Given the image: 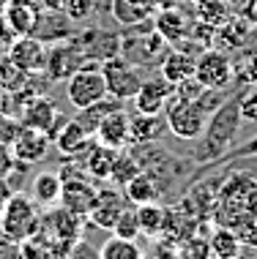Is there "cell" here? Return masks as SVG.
Listing matches in <instances>:
<instances>
[{
  "label": "cell",
  "instance_id": "6da1fadb",
  "mask_svg": "<svg viewBox=\"0 0 257 259\" xmlns=\"http://www.w3.org/2000/svg\"><path fill=\"white\" fill-rule=\"evenodd\" d=\"M246 85L235 82L233 93L211 112L203 134L197 137V145L192 150V164L203 166V169H213V164L233 148V139L241 128V93Z\"/></svg>",
  "mask_w": 257,
  "mask_h": 259
},
{
  "label": "cell",
  "instance_id": "7a4b0ae2",
  "mask_svg": "<svg viewBox=\"0 0 257 259\" xmlns=\"http://www.w3.org/2000/svg\"><path fill=\"white\" fill-rule=\"evenodd\" d=\"M233 88H235V82H233ZM225 90L227 88H205L200 99H175V96H172L167 101V107H164V117H167L170 134L183 139V142L197 139L203 134L211 112L227 99Z\"/></svg>",
  "mask_w": 257,
  "mask_h": 259
},
{
  "label": "cell",
  "instance_id": "3957f363",
  "mask_svg": "<svg viewBox=\"0 0 257 259\" xmlns=\"http://www.w3.org/2000/svg\"><path fill=\"white\" fill-rule=\"evenodd\" d=\"M41 210L33 202L30 194L14 191L11 199L6 202V207L0 210V224H3V237H9L11 243H22L39 229Z\"/></svg>",
  "mask_w": 257,
  "mask_h": 259
},
{
  "label": "cell",
  "instance_id": "277c9868",
  "mask_svg": "<svg viewBox=\"0 0 257 259\" xmlns=\"http://www.w3.org/2000/svg\"><path fill=\"white\" fill-rule=\"evenodd\" d=\"M104 96H107V82H104V74H101V63L96 60L82 63L66 79V99L71 101L74 109L90 107Z\"/></svg>",
  "mask_w": 257,
  "mask_h": 259
},
{
  "label": "cell",
  "instance_id": "5b68a950",
  "mask_svg": "<svg viewBox=\"0 0 257 259\" xmlns=\"http://www.w3.org/2000/svg\"><path fill=\"white\" fill-rule=\"evenodd\" d=\"M101 74H104V82H107V93L115 96L121 101H131L134 93L140 90L142 85V68L134 66L131 60H126L123 55H113L101 63Z\"/></svg>",
  "mask_w": 257,
  "mask_h": 259
},
{
  "label": "cell",
  "instance_id": "8992f818",
  "mask_svg": "<svg viewBox=\"0 0 257 259\" xmlns=\"http://www.w3.org/2000/svg\"><path fill=\"white\" fill-rule=\"evenodd\" d=\"M194 76L203 88H233V58L219 47H208L194 60Z\"/></svg>",
  "mask_w": 257,
  "mask_h": 259
},
{
  "label": "cell",
  "instance_id": "52a82bcc",
  "mask_svg": "<svg viewBox=\"0 0 257 259\" xmlns=\"http://www.w3.org/2000/svg\"><path fill=\"white\" fill-rule=\"evenodd\" d=\"M82 63H88L85 52H82L80 41L77 38H63V41H55V47L47 50V66L44 74L50 76L52 82H66Z\"/></svg>",
  "mask_w": 257,
  "mask_h": 259
},
{
  "label": "cell",
  "instance_id": "ba28073f",
  "mask_svg": "<svg viewBox=\"0 0 257 259\" xmlns=\"http://www.w3.org/2000/svg\"><path fill=\"white\" fill-rule=\"evenodd\" d=\"M19 120H22V125L47 131L50 139H55V134L60 131V125H63L68 117L58 115V109H55V104L50 101L47 93H39V96H33V99H27L22 104V109H19Z\"/></svg>",
  "mask_w": 257,
  "mask_h": 259
},
{
  "label": "cell",
  "instance_id": "9c48e42d",
  "mask_svg": "<svg viewBox=\"0 0 257 259\" xmlns=\"http://www.w3.org/2000/svg\"><path fill=\"white\" fill-rule=\"evenodd\" d=\"M6 55H9V60L17 68H22L25 74H39V71H44V66H47V44L41 38H36L33 33L17 36L9 44Z\"/></svg>",
  "mask_w": 257,
  "mask_h": 259
},
{
  "label": "cell",
  "instance_id": "30bf717a",
  "mask_svg": "<svg viewBox=\"0 0 257 259\" xmlns=\"http://www.w3.org/2000/svg\"><path fill=\"white\" fill-rule=\"evenodd\" d=\"M96 194H99V188L93 186L90 178H63V191H60L58 205L88 219V213L96 205Z\"/></svg>",
  "mask_w": 257,
  "mask_h": 259
},
{
  "label": "cell",
  "instance_id": "8fae6325",
  "mask_svg": "<svg viewBox=\"0 0 257 259\" xmlns=\"http://www.w3.org/2000/svg\"><path fill=\"white\" fill-rule=\"evenodd\" d=\"M129 123H131V115L123 107H118L113 112L101 117L99 128H96L93 139L99 145H107V148H115V150H123L126 145H131L129 139Z\"/></svg>",
  "mask_w": 257,
  "mask_h": 259
},
{
  "label": "cell",
  "instance_id": "7c38bea8",
  "mask_svg": "<svg viewBox=\"0 0 257 259\" xmlns=\"http://www.w3.org/2000/svg\"><path fill=\"white\" fill-rule=\"evenodd\" d=\"M74 38L80 41L88 60L104 63L113 55H121V36L118 33L101 30V27H90V30H80V36H74Z\"/></svg>",
  "mask_w": 257,
  "mask_h": 259
},
{
  "label": "cell",
  "instance_id": "4fadbf2b",
  "mask_svg": "<svg viewBox=\"0 0 257 259\" xmlns=\"http://www.w3.org/2000/svg\"><path fill=\"white\" fill-rule=\"evenodd\" d=\"M52 148V139L47 131L30 128V125H22V131L17 134V139L11 142L14 158L25 161V164H36V161H44L47 153Z\"/></svg>",
  "mask_w": 257,
  "mask_h": 259
},
{
  "label": "cell",
  "instance_id": "5bb4252c",
  "mask_svg": "<svg viewBox=\"0 0 257 259\" xmlns=\"http://www.w3.org/2000/svg\"><path fill=\"white\" fill-rule=\"evenodd\" d=\"M170 134V125L164 112H137L131 115L129 123V139L131 145H142V142H159Z\"/></svg>",
  "mask_w": 257,
  "mask_h": 259
},
{
  "label": "cell",
  "instance_id": "9a60e30c",
  "mask_svg": "<svg viewBox=\"0 0 257 259\" xmlns=\"http://www.w3.org/2000/svg\"><path fill=\"white\" fill-rule=\"evenodd\" d=\"M170 99H172V85L164 79L162 74H156V76L142 79L140 90L134 93L131 101H134L137 112H164V107H167Z\"/></svg>",
  "mask_w": 257,
  "mask_h": 259
},
{
  "label": "cell",
  "instance_id": "2e32d148",
  "mask_svg": "<svg viewBox=\"0 0 257 259\" xmlns=\"http://www.w3.org/2000/svg\"><path fill=\"white\" fill-rule=\"evenodd\" d=\"M126 205H129V199H126V194H123L121 188H99V194H96V205L88 213V219H90L93 227L113 229L115 219L121 215V210Z\"/></svg>",
  "mask_w": 257,
  "mask_h": 259
},
{
  "label": "cell",
  "instance_id": "e0dca14e",
  "mask_svg": "<svg viewBox=\"0 0 257 259\" xmlns=\"http://www.w3.org/2000/svg\"><path fill=\"white\" fill-rule=\"evenodd\" d=\"M192 22L183 11L178 9V6H170V9H159L154 14V30L162 36L167 44H180V41L189 38V30H192Z\"/></svg>",
  "mask_w": 257,
  "mask_h": 259
},
{
  "label": "cell",
  "instance_id": "ac0fdd59",
  "mask_svg": "<svg viewBox=\"0 0 257 259\" xmlns=\"http://www.w3.org/2000/svg\"><path fill=\"white\" fill-rule=\"evenodd\" d=\"M194 60H197V55H189V50H180L178 44H172L159 58V74L170 85H178V82L194 76Z\"/></svg>",
  "mask_w": 257,
  "mask_h": 259
},
{
  "label": "cell",
  "instance_id": "d6986e66",
  "mask_svg": "<svg viewBox=\"0 0 257 259\" xmlns=\"http://www.w3.org/2000/svg\"><path fill=\"white\" fill-rule=\"evenodd\" d=\"M93 142H96V139L90 137L77 120H66L63 125H60V131L55 134V139H52V145H58V153L63 158H80V156H85Z\"/></svg>",
  "mask_w": 257,
  "mask_h": 259
},
{
  "label": "cell",
  "instance_id": "ffe728a7",
  "mask_svg": "<svg viewBox=\"0 0 257 259\" xmlns=\"http://www.w3.org/2000/svg\"><path fill=\"white\" fill-rule=\"evenodd\" d=\"M74 33V22L63 14H58V9H50L47 14H36V25H33V36L41 38L44 44H55V41H63V38H71Z\"/></svg>",
  "mask_w": 257,
  "mask_h": 259
},
{
  "label": "cell",
  "instance_id": "44dd1931",
  "mask_svg": "<svg viewBox=\"0 0 257 259\" xmlns=\"http://www.w3.org/2000/svg\"><path fill=\"white\" fill-rule=\"evenodd\" d=\"M109 11H113L118 25L131 27L145 22V19H154V14L159 11V3L156 0H113Z\"/></svg>",
  "mask_w": 257,
  "mask_h": 259
},
{
  "label": "cell",
  "instance_id": "7402d4cb",
  "mask_svg": "<svg viewBox=\"0 0 257 259\" xmlns=\"http://www.w3.org/2000/svg\"><path fill=\"white\" fill-rule=\"evenodd\" d=\"M60 191H63V178H60V172H39L33 175L30 180V197L36 202L39 207H55L60 202Z\"/></svg>",
  "mask_w": 257,
  "mask_h": 259
},
{
  "label": "cell",
  "instance_id": "603a6c76",
  "mask_svg": "<svg viewBox=\"0 0 257 259\" xmlns=\"http://www.w3.org/2000/svg\"><path fill=\"white\" fill-rule=\"evenodd\" d=\"M123 194H126V199L131 205H145V202H159L164 197L162 186H159L156 175L148 172V169H140L134 175V178L129 180L126 186H123Z\"/></svg>",
  "mask_w": 257,
  "mask_h": 259
},
{
  "label": "cell",
  "instance_id": "cb8c5ba5",
  "mask_svg": "<svg viewBox=\"0 0 257 259\" xmlns=\"http://www.w3.org/2000/svg\"><path fill=\"white\" fill-rule=\"evenodd\" d=\"M249 33H252V22L244 19L241 14H230V19H227L225 25L216 27V38H213V44L219 47V50H241V47L246 44Z\"/></svg>",
  "mask_w": 257,
  "mask_h": 259
},
{
  "label": "cell",
  "instance_id": "d4e9b609",
  "mask_svg": "<svg viewBox=\"0 0 257 259\" xmlns=\"http://www.w3.org/2000/svg\"><path fill=\"white\" fill-rule=\"evenodd\" d=\"M115 156H118L115 148H107V145H99V142L90 145V150L85 153V172L90 175L93 183H99V180H109Z\"/></svg>",
  "mask_w": 257,
  "mask_h": 259
},
{
  "label": "cell",
  "instance_id": "484cf974",
  "mask_svg": "<svg viewBox=\"0 0 257 259\" xmlns=\"http://www.w3.org/2000/svg\"><path fill=\"white\" fill-rule=\"evenodd\" d=\"M208 246H211V254L219 256V259H235L244 254V243H241V237L233 232L230 227H216L208 232Z\"/></svg>",
  "mask_w": 257,
  "mask_h": 259
},
{
  "label": "cell",
  "instance_id": "4316f807",
  "mask_svg": "<svg viewBox=\"0 0 257 259\" xmlns=\"http://www.w3.org/2000/svg\"><path fill=\"white\" fill-rule=\"evenodd\" d=\"M118 107H123V101L121 99H115V96H104V99H99L96 104H90V107H82V109H77V120L82 128L88 131L90 137L96 134V128H99V123H101V117L107 115V112H113V109H118Z\"/></svg>",
  "mask_w": 257,
  "mask_h": 259
},
{
  "label": "cell",
  "instance_id": "83f0119b",
  "mask_svg": "<svg viewBox=\"0 0 257 259\" xmlns=\"http://www.w3.org/2000/svg\"><path fill=\"white\" fill-rule=\"evenodd\" d=\"M3 19L14 36H27V33H33V25H36V11L27 3H14L11 0L3 9Z\"/></svg>",
  "mask_w": 257,
  "mask_h": 259
},
{
  "label": "cell",
  "instance_id": "f1b7e54d",
  "mask_svg": "<svg viewBox=\"0 0 257 259\" xmlns=\"http://www.w3.org/2000/svg\"><path fill=\"white\" fill-rule=\"evenodd\" d=\"M137 207V219H140L142 235L148 237H159L164 232V224H167V207L159 205V202H145V205H134Z\"/></svg>",
  "mask_w": 257,
  "mask_h": 259
},
{
  "label": "cell",
  "instance_id": "f546056e",
  "mask_svg": "<svg viewBox=\"0 0 257 259\" xmlns=\"http://www.w3.org/2000/svg\"><path fill=\"white\" fill-rule=\"evenodd\" d=\"M230 14H233L230 0H194V19H200L205 25L219 27L230 19Z\"/></svg>",
  "mask_w": 257,
  "mask_h": 259
},
{
  "label": "cell",
  "instance_id": "4dcf8cb0",
  "mask_svg": "<svg viewBox=\"0 0 257 259\" xmlns=\"http://www.w3.org/2000/svg\"><path fill=\"white\" fill-rule=\"evenodd\" d=\"M142 248L137 246V240H126V237H107L99 248V259H140Z\"/></svg>",
  "mask_w": 257,
  "mask_h": 259
},
{
  "label": "cell",
  "instance_id": "1f68e13d",
  "mask_svg": "<svg viewBox=\"0 0 257 259\" xmlns=\"http://www.w3.org/2000/svg\"><path fill=\"white\" fill-rule=\"evenodd\" d=\"M142 166H140V161H137V156L131 150H118V156H115V164H113V175H109V180L118 186V188H123L129 183L131 178H134L137 172H140Z\"/></svg>",
  "mask_w": 257,
  "mask_h": 259
},
{
  "label": "cell",
  "instance_id": "d6a6232c",
  "mask_svg": "<svg viewBox=\"0 0 257 259\" xmlns=\"http://www.w3.org/2000/svg\"><path fill=\"white\" fill-rule=\"evenodd\" d=\"M109 232L118 235V237H126V240H140L142 237V227H140V219H137V207L131 205V202L121 210V215L115 219Z\"/></svg>",
  "mask_w": 257,
  "mask_h": 259
},
{
  "label": "cell",
  "instance_id": "836d02e7",
  "mask_svg": "<svg viewBox=\"0 0 257 259\" xmlns=\"http://www.w3.org/2000/svg\"><path fill=\"white\" fill-rule=\"evenodd\" d=\"M25 82H27V74L22 71V68L14 66V63L9 60V55H0V85H3V90L14 93V90H19Z\"/></svg>",
  "mask_w": 257,
  "mask_h": 259
},
{
  "label": "cell",
  "instance_id": "e575fe53",
  "mask_svg": "<svg viewBox=\"0 0 257 259\" xmlns=\"http://www.w3.org/2000/svg\"><path fill=\"white\" fill-rule=\"evenodd\" d=\"M178 256H194V259H205L211 256V246L208 237H178Z\"/></svg>",
  "mask_w": 257,
  "mask_h": 259
},
{
  "label": "cell",
  "instance_id": "d590c367",
  "mask_svg": "<svg viewBox=\"0 0 257 259\" xmlns=\"http://www.w3.org/2000/svg\"><path fill=\"white\" fill-rule=\"evenodd\" d=\"M63 11L74 25H82L93 17L96 11V0H63Z\"/></svg>",
  "mask_w": 257,
  "mask_h": 259
},
{
  "label": "cell",
  "instance_id": "8d00e7d4",
  "mask_svg": "<svg viewBox=\"0 0 257 259\" xmlns=\"http://www.w3.org/2000/svg\"><path fill=\"white\" fill-rule=\"evenodd\" d=\"M233 82H238V85H257V55H249L241 63H233Z\"/></svg>",
  "mask_w": 257,
  "mask_h": 259
},
{
  "label": "cell",
  "instance_id": "74e56055",
  "mask_svg": "<svg viewBox=\"0 0 257 259\" xmlns=\"http://www.w3.org/2000/svg\"><path fill=\"white\" fill-rule=\"evenodd\" d=\"M22 131V120H19V115H14V112H0V142L3 145H11L17 134Z\"/></svg>",
  "mask_w": 257,
  "mask_h": 259
},
{
  "label": "cell",
  "instance_id": "f35d334b",
  "mask_svg": "<svg viewBox=\"0 0 257 259\" xmlns=\"http://www.w3.org/2000/svg\"><path fill=\"white\" fill-rule=\"evenodd\" d=\"M257 156V134L252 137V139H246L244 145H238V148H230L225 153V156H222L216 164H213V169H216V166H222V164H227V161H238V158H254Z\"/></svg>",
  "mask_w": 257,
  "mask_h": 259
},
{
  "label": "cell",
  "instance_id": "ab89813d",
  "mask_svg": "<svg viewBox=\"0 0 257 259\" xmlns=\"http://www.w3.org/2000/svg\"><path fill=\"white\" fill-rule=\"evenodd\" d=\"M241 120L257 123V85H246L241 93Z\"/></svg>",
  "mask_w": 257,
  "mask_h": 259
},
{
  "label": "cell",
  "instance_id": "60d3db41",
  "mask_svg": "<svg viewBox=\"0 0 257 259\" xmlns=\"http://www.w3.org/2000/svg\"><path fill=\"white\" fill-rule=\"evenodd\" d=\"M14 169H17V158H14V150H11V145H3L0 142V178H6L9 180Z\"/></svg>",
  "mask_w": 257,
  "mask_h": 259
},
{
  "label": "cell",
  "instance_id": "b9f144b4",
  "mask_svg": "<svg viewBox=\"0 0 257 259\" xmlns=\"http://www.w3.org/2000/svg\"><path fill=\"white\" fill-rule=\"evenodd\" d=\"M71 256H99V248H90L88 243L80 237V240L71 246Z\"/></svg>",
  "mask_w": 257,
  "mask_h": 259
},
{
  "label": "cell",
  "instance_id": "7bdbcfd3",
  "mask_svg": "<svg viewBox=\"0 0 257 259\" xmlns=\"http://www.w3.org/2000/svg\"><path fill=\"white\" fill-rule=\"evenodd\" d=\"M159 3V9H170V6H178L180 0H156Z\"/></svg>",
  "mask_w": 257,
  "mask_h": 259
},
{
  "label": "cell",
  "instance_id": "ee69618b",
  "mask_svg": "<svg viewBox=\"0 0 257 259\" xmlns=\"http://www.w3.org/2000/svg\"><path fill=\"white\" fill-rule=\"evenodd\" d=\"M14 3H27V6H30V3H33V0H14Z\"/></svg>",
  "mask_w": 257,
  "mask_h": 259
},
{
  "label": "cell",
  "instance_id": "f6af8a7d",
  "mask_svg": "<svg viewBox=\"0 0 257 259\" xmlns=\"http://www.w3.org/2000/svg\"><path fill=\"white\" fill-rule=\"evenodd\" d=\"M3 96H6V90H3V85H0V101H3Z\"/></svg>",
  "mask_w": 257,
  "mask_h": 259
},
{
  "label": "cell",
  "instance_id": "bcb514c9",
  "mask_svg": "<svg viewBox=\"0 0 257 259\" xmlns=\"http://www.w3.org/2000/svg\"><path fill=\"white\" fill-rule=\"evenodd\" d=\"M0 237H3V224H0Z\"/></svg>",
  "mask_w": 257,
  "mask_h": 259
},
{
  "label": "cell",
  "instance_id": "7dc6e473",
  "mask_svg": "<svg viewBox=\"0 0 257 259\" xmlns=\"http://www.w3.org/2000/svg\"><path fill=\"white\" fill-rule=\"evenodd\" d=\"M192 3H194V0H192Z\"/></svg>",
  "mask_w": 257,
  "mask_h": 259
}]
</instances>
